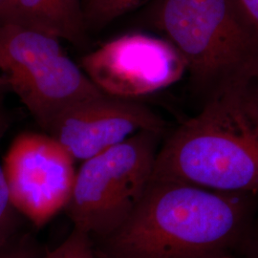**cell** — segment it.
Masks as SVG:
<instances>
[{
	"instance_id": "7a4b0ae2",
	"label": "cell",
	"mask_w": 258,
	"mask_h": 258,
	"mask_svg": "<svg viewBox=\"0 0 258 258\" xmlns=\"http://www.w3.org/2000/svg\"><path fill=\"white\" fill-rule=\"evenodd\" d=\"M152 179L229 192H258V118L227 80L212 89L202 110L159 149Z\"/></svg>"
},
{
	"instance_id": "8fae6325",
	"label": "cell",
	"mask_w": 258,
	"mask_h": 258,
	"mask_svg": "<svg viewBox=\"0 0 258 258\" xmlns=\"http://www.w3.org/2000/svg\"><path fill=\"white\" fill-rule=\"evenodd\" d=\"M9 127V119L6 112L0 106V141ZM14 208L3 165L0 164V251L4 250L14 223Z\"/></svg>"
},
{
	"instance_id": "e0dca14e",
	"label": "cell",
	"mask_w": 258,
	"mask_h": 258,
	"mask_svg": "<svg viewBox=\"0 0 258 258\" xmlns=\"http://www.w3.org/2000/svg\"><path fill=\"white\" fill-rule=\"evenodd\" d=\"M0 258H20L19 256H17V255H14V254H10V253H7V252H5V250H2V251H0Z\"/></svg>"
},
{
	"instance_id": "5bb4252c",
	"label": "cell",
	"mask_w": 258,
	"mask_h": 258,
	"mask_svg": "<svg viewBox=\"0 0 258 258\" xmlns=\"http://www.w3.org/2000/svg\"><path fill=\"white\" fill-rule=\"evenodd\" d=\"M249 22L258 31V0H237Z\"/></svg>"
},
{
	"instance_id": "3957f363",
	"label": "cell",
	"mask_w": 258,
	"mask_h": 258,
	"mask_svg": "<svg viewBox=\"0 0 258 258\" xmlns=\"http://www.w3.org/2000/svg\"><path fill=\"white\" fill-rule=\"evenodd\" d=\"M151 22L210 92L258 54V31L237 0H158Z\"/></svg>"
},
{
	"instance_id": "8992f818",
	"label": "cell",
	"mask_w": 258,
	"mask_h": 258,
	"mask_svg": "<svg viewBox=\"0 0 258 258\" xmlns=\"http://www.w3.org/2000/svg\"><path fill=\"white\" fill-rule=\"evenodd\" d=\"M107 96L135 101L178 83L187 71L183 55L168 39L130 33L83 55L81 65Z\"/></svg>"
},
{
	"instance_id": "4fadbf2b",
	"label": "cell",
	"mask_w": 258,
	"mask_h": 258,
	"mask_svg": "<svg viewBox=\"0 0 258 258\" xmlns=\"http://www.w3.org/2000/svg\"><path fill=\"white\" fill-rule=\"evenodd\" d=\"M43 258H98L92 239L83 231L74 229L63 243Z\"/></svg>"
},
{
	"instance_id": "30bf717a",
	"label": "cell",
	"mask_w": 258,
	"mask_h": 258,
	"mask_svg": "<svg viewBox=\"0 0 258 258\" xmlns=\"http://www.w3.org/2000/svg\"><path fill=\"white\" fill-rule=\"evenodd\" d=\"M148 0H97L85 14L87 27L101 28Z\"/></svg>"
},
{
	"instance_id": "52a82bcc",
	"label": "cell",
	"mask_w": 258,
	"mask_h": 258,
	"mask_svg": "<svg viewBox=\"0 0 258 258\" xmlns=\"http://www.w3.org/2000/svg\"><path fill=\"white\" fill-rule=\"evenodd\" d=\"M74 164V158L50 135L21 133L3 163L14 208L36 226L44 225L70 201Z\"/></svg>"
},
{
	"instance_id": "9c48e42d",
	"label": "cell",
	"mask_w": 258,
	"mask_h": 258,
	"mask_svg": "<svg viewBox=\"0 0 258 258\" xmlns=\"http://www.w3.org/2000/svg\"><path fill=\"white\" fill-rule=\"evenodd\" d=\"M0 22L36 30L77 46L86 43L83 0H3Z\"/></svg>"
},
{
	"instance_id": "277c9868",
	"label": "cell",
	"mask_w": 258,
	"mask_h": 258,
	"mask_svg": "<svg viewBox=\"0 0 258 258\" xmlns=\"http://www.w3.org/2000/svg\"><path fill=\"white\" fill-rule=\"evenodd\" d=\"M162 134L141 131L83 162L64 210L74 229L101 241L120 229L152 178Z\"/></svg>"
},
{
	"instance_id": "6da1fadb",
	"label": "cell",
	"mask_w": 258,
	"mask_h": 258,
	"mask_svg": "<svg viewBox=\"0 0 258 258\" xmlns=\"http://www.w3.org/2000/svg\"><path fill=\"white\" fill-rule=\"evenodd\" d=\"M245 195L151 178L128 219L98 250L111 258L226 255L246 224Z\"/></svg>"
},
{
	"instance_id": "2e32d148",
	"label": "cell",
	"mask_w": 258,
	"mask_h": 258,
	"mask_svg": "<svg viewBox=\"0 0 258 258\" xmlns=\"http://www.w3.org/2000/svg\"><path fill=\"white\" fill-rule=\"evenodd\" d=\"M96 253H97V256L98 258H111L109 256H107L106 254H104V253H102V251H100V250H98V249H96ZM214 258H231V255H229V254H226V255H222V256H218V257H214Z\"/></svg>"
},
{
	"instance_id": "7c38bea8",
	"label": "cell",
	"mask_w": 258,
	"mask_h": 258,
	"mask_svg": "<svg viewBox=\"0 0 258 258\" xmlns=\"http://www.w3.org/2000/svg\"><path fill=\"white\" fill-rule=\"evenodd\" d=\"M228 80H231L238 87L240 92L258 117V54L251 57Z\"/></svg>"
},
{
	"instance_id": "ba28073f",
	"label": "cell",
	"mask_w": 258,
	"mask_h": 258,
	"mask_svg": "<svg viewBox=\"0 0 258 258\" xmlns=\"http://www.w3.org/2000/svg\"><path fill=\"white\" fill-rule=\"evenodd\" d=\"M164 129L165 121L146 105L102 95L66 108L47 134L75 161L84 162L141 131L163 133Z\"/></svg>"
},
{
	"instance_id": "5b68a950",
	"label": "cell",
	"mask_w": 258,
	"mask_h": 258,
	"mask_svg": "<svg viewBox=\"0 0 258 258\" xmlns=\"http://www.w3.org/2000/svg\"><path fill=\"white\" fill-rule=\"evenodd\" d=\"M0 78L46 132L66 108L105 95L59 38L6 22H0Z\"/></svg>"
},
{
	"instance_id": "ac0fdd59",
	"label": "cell",
	"mask_w": 258,
	"mask_h": 258,
	"mask_svg": "<svg viewBox=\"0 0 258 258\" xmlns=\"http://www.w3.org/2000/svg\"><path fill=\"white\" fill-rule=\"evenodd\" d=\"M3 88H6V85H5V83H4V81L0 78V93L2 91V89Z\"/></svg>"
},
{
	"instance_id": "d6986e66",
	"label": "cell",
	"mask_w": 258,
	"mask_h": 258,
	"mask_svg": "<svg viewBox=\"0 0 258 258\" xmlns=\"http://www.w3.org/2000/svg\"><path fill=\"white\" fill-rule=\"evenodd\" d=\"M2 1H3V0H0V3H1V2H2Z\"/></svg>"
},
{
	"instance_id": "9a60e30c",
	"label": "cell",
	"mask_w": 258,
	"mask_h": 258,
	"mask_svg": "<svg viewBox=\"0 0 258 258\" xmlns=\"http://www.w3.org/2000/svg\"><path fill=\"white\" fill-rule=\"evenodd\" d=\"M97 0H83V8H84V13L86 14V12L90 9L93 6V4L96 2Z\"/></svg>"
}]
</instances>
